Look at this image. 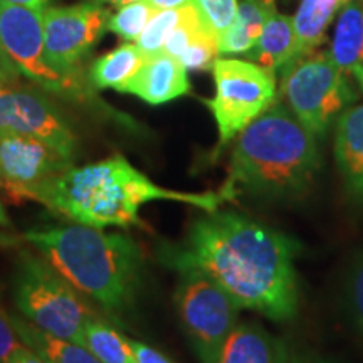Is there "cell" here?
I'll list each match as a JSON object with an SVG mask.
<instances>
[{
	"label": "cell",
	"instance_id": "cell-36",
	"mask_svg": "<svg viewBox=\"0 0 363 363\" xmlns=\"http://www.w3.org/2000/svg\"><path fill=\"white\" fill-rule=\"evenodd\" d=\"M0 227H4V229H11L12 227V222L9 219L6 208H4L2 203H0Z\"/></svg>",
	"mask_w": 363,
	"mask_h": 363
},
{
	"label": "cell",
	"instance_id": "cell-20",
	"mask_svg": "<svg viewBox=\"0 0 363 363\" xmlns=\"http://www.w3.org/2000/svg\"><path fill=\"white\" fill-rule=\"evenodd\" d=\"M11 320L21 342L38 353L45 363H101L83 345L54 337L26 318L11 316Z\"/></svg>",
	"mask_w": 363,
	"mask_h": 363
},
{
	"label": "cell",
	"instance_id": "cell-4",
	"mask_svg": "<svg viewBox=\"0 0 363 363\" xmlns=\"http://www.w3.org/2000/svg\"><path fill=\"white\" fill-rule=\"evenodd\" d=\"M24 239L72 288L104 311L121 313L133 299L142 251L130 235L72 224L29 230Z\"/></svg>",
	"mask_w": 363,
	"mask_h": 363
},
{
	"label": "cell",
	"instance_id": "cell-14",
	"mask_svg": "<svg viewBox=\"0 0 363 363\" xmlns=\"http://www.w3.org/2000/svg\"><path fill=\"white\" fill-rule=\"evenodd\" d=\"M162 52L180 61L187 71H201L211 69L219 56V48L216 35L203 26L190 4L184 7L182 19L165 40Z\"/></svg>",
	"mask_w": 363,
	"mask_h": 363
},
{
	"label": "cell",
	"instance_id": "cell-18",
	"mask_svg": "<svg viewBox=\"0 0 363 363\" xmlns=\"http://www.w3.org/2000/svg\"><path fill=\"white\" fill-rule=\"evenodd\" d=\"M330 54L363 91V0H352L338 13Z\"/></svg>",
	"mask_w": 363,
	"mask_h": 363
},
{
	"label": "cell",
	"instance_id": "cell-1",
	"mask_svg": "<svg viewBox=\"0 0 363 363\" xmlns=\"http://www.w3.org/2000/svg\"><path fill=\"white\" fill-rule=\"evenodd\" d=\"M299 247L298 240L261 222L214 211L195 220L182 242L163 246L160 261L175 271L206 272L239 308L286 321L298 311Z\"/></svg>",
	"mask_w": 363,
	"mask_h": 363
},
{
	"label": "cell",
	"instance_id": "cell-2",
	"mask_svg": "<svg viewBox=\"0 0 363 363\" xmlns=\"http://www.w3.org/2000/svg\"><path fill=\"white\" fill-rule=\"evenodd\" d=\"M74 224L106 229L140 222V208L152 201H177L214 212L225 199L220 192L187 194L160 187L123 155L84 167H71L27 195Z\"/></svg>",
	"mask_w": 363,
	"mask_h": 363
},
{
	"label": "cell",
	"instance_id": "cell-37",
	"mask_svg": "<svg viewBox=\"0 0 363 363\" xmlns=\"http://www.w3.org/2000/svg\"><path fill=\"white\" fill-rule=\"evenodd\" d=\"M99 2H110V4H113V6L123 7V6H126V4L136 2V0H99Z\"/></svg>",
	"mask_w": 363,
	"mask_h": 363
},
{
	"label": "cell",
	"instance_id": "cell-31",
	"mask_svg": "<svg viewBox=\"0 0 363 363\" xmlns=\"http://www.w3.org/2000/svg\"><path fill=\"white\" fill-rule=\"evenodd\" d=\"M6 363H45V360H43L38 353L22 343L19 348H16L11 353V357L7 358Z\"/></svg>",
	"mask_w": 363,
	"mask_h": 363
},
{
	"label": "cell",
	"instance_id": "cell-7",
	"mask_svg": "<svg viewBox=\"0 0 363 363\" xmlns=\"http://www.w3.org/2000/svg\"><path fill=\"white\" fill-rule=\"evenodd\" d=\"M43 12L0 0V45L21 74L57 96L104 106L81 76L57 72L45 61Z\"/></svg>",
	"mask_w": 363,
	"mask_h": 363
},
{
	"label": "cell",
	"instance_id": "cell-15",
	"mask_svg": "<svg viewBox=\"0 0 363 363\" xmlns=\"http://www.w3.org/2000/svg\"><path fill=\"white\" fill-rule=\"evenodd\" d=\"M246 56L272 74H283L298 61V35L293 16L272 11L262 33Z\"/></svg>",
	"mask_w": 363,
	"mask_h": 363
},
{
	"label": "cell",
	"instance_id": "cell-26",
	"mask_svg": "<svg viewBox=\"0 0 363 363\" xmlns=\"http://www.w3.org/2000/svg\"><path fill=\"white\" fill-rule=\"evenodd\" d=\"M238 6V0H192L195 12L217 40L233 26Z\"/></svg>",
	"mask_w": 363,
	"mask_h": 363
},
{
	"label": "cell",
	"instance_id": "cell-8",
	"mask_svg": "<svg viewBox=\"0 0 363 363\" xmlns=\"http://www.w3.org/2000/svg\"><path fill=\"white\" fill-rule=\"evenodd\" d=\"M175 305L190 345L201 363H217L222 348L239 323V305L211 276L182 269Z\"/></svg>",
	"mask_w": 363,
	"mask_h": 363
},
{
	"label": "cell",
	"instance_id": "cell-30",
	"mask_svg": "<svg viewBox=\"0 0 363 363\" xmlns=\"http://www.w3.org/2000/svg\"><path fill=\"white\" fill-rule=\"evenodd\" d=\"M21 72L9 59L6 51L0 45V84H17L19 83Z\"/></svg>",
	"mask_w": 363,
	"mask_h": 363
},
{
	"label": "cell",
	"instance_id": "cell-35",
	"mask_svg": "<svg viewBox=\"0 0 363 363\" xmlns=\"http://www.w3.org/2000/svg\"><path fill=\"white\" fill-rule=\"evenodd\" d=\"M21 244V239L17 235L9 233V230H0V249L16 247Z\"/></svg>",
	"mask_w": 363,
	"mask_h": 363
},
{
	"label": "cell",
	"instance_id": "cell-25",
	"mask_svg": "<svg viewBox=\"0 0 363 363\" xmlns=\"http://www.w3.org/2000/svg\"><path fill=\"white\" fill-rule=\"evenodd\" d=\"M182 13H184V7L167 9V11H157L153 13V17L148 21L147 27L135 43L142 49L145 56H155L163 51L165 40L169 39L170 33L180 22Z\"/></svg>",
	"mask_w": 363,
	"mask_h": 363
},
{
	"label": "cell",
	"instance_id": "cell-21",
	"mask_svg": "<svg viewBox=\"0 0 363 363\" xmlns=\"http://www.w3.org/2000/svg\"><path fill=\"white\" fill-rule=\"evenodd\" d=\"M350 2L352 0H301L293 16L298 35V61L310 56L323 44L331 22Z\"/></svg>",
	"mask_w": 363,
	"mask_h": 363
},
{
	"label": "cell",
	"instance_id": "cell-5",
	"mask_svg": "<svg viewBox=\"0 0 363 363\" xmlns=\"http://www.w3.org/2000/svg\"><path fill=\"white\" fill-rule=\"evenodd\" d=\"M13 303L27 321L54 337L83 345L84 326L94 318L79 291L43 257L22 251L13 279Z\"/></svg>",
	"mask_w": 363,
	"mask_h": 363
},
{
	"label": "cell",
	"instance_id": "cell-32",
	"mask_svg": "<svg viewBox=\"0 0 363 363\" xmlns=\"http://www.w3.org/2000/svg\"><path fill=\"white\" fill-rule=\"evenodd\" d=\"M289 363H338V362L316 352H301V353H294V355H291V362Z\"/></svg>",
	"mask_w": 363,
	"mask_h": 363
},
{
	"label": "cell",
	"instance_id": "cell-19",
	"mask_svg": "<svg viewBox=\"0 0 363 363\" xmlns=\"http://www.w3.org/2000/svg\"><path fill=\"white\" fill-rule=\"evenodd\" d=\"M276 9V0H242L233 26L217 40L220 56L247 54L257 43L267 17Z\"/></svg>",
	"mask_w": 363,
	"mask_h": 363
},
{
	"label": "cell",
	"instance_id": "cell-6",
	"mask_svg": "<svg viewBox=\"0 0 363 363\" xmlns=\"http://www.w3.org/2000/svg\"><path fill=\"white\" fill-rule=\"evenodd\" d=\"M286 106L311 131L321 136L335 118L357 101V89L330 51L311 52L281 74Z\"/></svg>",
	"mask_w": 363,
	"mask_h": 363
},
{
	"label": "cell",
	"instance_id": "cell-9",
	"mask_svg": "<svg viewBox=\"0 0 363 363\" xmlns=\"http://www.w3.org/2000/svg\"><path fill=\"white\" fill-rule=\"evenodd\" d=\"M216 94L206 99L219 130V143L234 140L276 101V76L251 61L217 57L212 65Z\"/></svg>",
	"mask_w": 363,
	"mask_h": 363
},
{
	"label": "cell",
	"instance_id": "cell-17",
	"mask_svg": "<svg viewBox=\"0 0 363 363\" xmlns=\"http://www.w3.org/2000/svg\"><path fill=\"white\" fill-rule=\"evenodd\" d=\"M335 157L347 192L363 202V104L338 116Z\"/></svg>",
	"mask_w": 363,
	"mask_h": 363
},
{
	"label": "cell",
	"instance_id": "cell-23",
	"mask_svg": "<svg viewBox=\"0 0 363 363\" xmlns=\"http://www.w3.org/2000/svg\"><path fill=\"white\" fill-rule=\"evenodd\" d=\"M83 347L101 363H136L130 338L98 316L91 318L84 326Z\"/></svg>",
	"mask_w": 363,
	"mask_h": 363
},
{
	"label": "cell",
	"instance_id": "cell-11",
	"mask_svg": "<svg viewBox=\"0 0 363 363\" xmlns=\"http://www.w3.org/2000/svg\"><path fill=\"white\" fill-rule=\"evenodd\" d=\"M0 130L51 145L74 162L78 140L61 111L44 94L17 84H0Z\"/></svg>",
	"mask_w": 363,
	"mask_h": 363
},
{
	"label": "cell",
	"instance_id": "cell-24",
	"mask_svg": "<svg viewBox=\"0 0 363 363\" xmlns=\"http://www.w3.org/2000/svg\"><path fill=\"white\" fill-rule=\"evenodd\" d=\"M155 12L157 9L148 0H136V2L126 4V6L118 9L115 16L110 17L108 29L125 40L136 43V39L143 33L148 21L152 19Z\"/></svg>",
	"mask_w": 363,
	"mask_h": 363
},
{
	"label": "cell",
	"instance_id": "cell-34",
	"mask_svg": "<svg viewBox=\"0 0 363 363\" xmlns=\"http://www.w3.org/2000/svg\"><path fill=\"white\" fill-rule=\"evenodd\" d=\"M4 2L12 4V6L35 9V11H44L45 7H49L51 0H4Z\"/></svg>",
	"mask_w": 363,
	"mask_h": 363
},
{
	"label": "cell",
	"instance_id": "cell-3",
	"mask_svg": "<svg viewBox=\"0 0 363 363\" xmlns=\"http://www.w3.org/2000/svg\"><path fill=\"white\" fill-rule=\"evenodd\" d=\"M321 165L316 136L283 103L267 110L238 135L229 175L219 192L289 199L306 192Z\"/></svg>",
	"mask_w": 363,
	"mask_h": 363
},
{
	"label": "cell",
	"instance_id": "cell-16",
	"mask_svg": "<svg viewBox=\"0 0 363 363\" xmlns=\"http://www.w3.org/2000/svg\"><path fill=\"white\" fill-rule=\"evenodd\" d=\"M288 347L283 340L259 323H238L222 348L217 363H289Z\"/></svg>",
	"mask_w": 363,
	"mask_h": 363
},
{
	"label": "cell",
	"instance_id": "cell-29",
	"mask_svg": "<svg viewBox=\"0 0 363 363\" xmlns=\"http://www.w3.org/2000/svg\"><path fill=\"white\" fill-rule=\"evenodd\" d=\"M131 348H133L136 363H174L169 357L163 355L162 352L155 350L147 343L136 342V340H130Z\"/></svg>",
	"mask_w": 363,
	"mask_h": 363
},
{
	"label": "cell",
	"instance_id": "cell-33",
	"mask_svg": "<svg viewBox=\"0 0 363 363\" xmlns=\"http://www.w3.org/2000/svg\"><path fill=\"white\" fill-rule=\"evenodd\" d=\"M157 11H167V9H182L192 4V0H148Z\"/></svg>",
	"mask_w": 363,
	"mask_h": 363
},
{
	"label": "cell",
	"instance_id": "cell-27",
	"mask_svg": "<svg viewBox=\"0 0 363 363\" xmlns=\"http://www.w3.org/2000/svg\"><path fill=\"white\" fill-rule=\"evenodd\" d=\"M345 303L353 325L363 337V254L353 261L345 279Z\"/></svg>",
	"mask_w": 363,
	"mask_h": 363
},
{
	"label": "cell",
	"instance_id": "cell-12",
	"mask_svg": "<svg viewBox=\"0 0 363 363\" xmlns=\"http://www.w3.org/2000/svg\"><path fill=\"white\" fill-rule=\"evenodd\" d=\"M74 162L33 136L0 130V190L16 201H27L38 185L52 179Z\"/></svg>",
	"mask_w": 363,
	"mask_h": 363
},
{
	"label": "cell",
	"instance_id": "cell-22",
	"mask_svg": "<svg viewBox=\"0 0 363 363\" xmlns=\"http://www.w3.org/2000/svg\"><path fill=\"white\" fill-rule=\"evenodd\" d=\"M145 56L135 43H128L96 59L89 69V84L94 89L113 88L121 91L143 66Z\"/></svg>",
	"mask_w": 363,
	"mask_h": 363
},
{
	"label": "cell",
	"instance_id": "cell-28",
	"mask_svg": "<svg viewBox=\"0 0 363 363\" xmlns=\"http://www.w3.org/2000/svg\"><path fill=\"white\" fill-rule=\"evenodd\" d=\"M22 345L19 335L13 328L11 316L0 308V363H6L11 353Z\"/></svg>",
	"mask_w": 363,
	"mask_h": 363
},
{
	"label": "cell",
	"instance_id": "cell-13",
	"mask_svg": "<svg viewBox=\"0 0 363 363\" xmlns=\"http://www.w3.org/2000/svg\"><path fill=\"white\" fill-rule=\"evenodd\" d=\"M190 91L189 72L180 61L160 52L145 59L143 66L121 93H130L150 104H163L184 96Z\"/></svg>",
	"mask_w": 363,
	"mask_h": 363
},
{
	"label": "cell",
	"instance_id": "cell-10",
	"mask_svg": "<svg viewBox=\"0 0 363 363\" xmlns=\"http://www.w3.org/2000/svg\"><path fill=\"white\" fill-rule=\"evenodd\" d=\"M110 13L98 2L71 7H45L44 52L45 61L57 72L81 76L78 65L108 29Z\"/></svg>",
	"mask_w": 363,
	"mask_h": 363
}]
</instances>
